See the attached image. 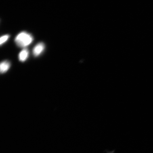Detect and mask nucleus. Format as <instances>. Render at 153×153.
Masks as SVG:
<instances>
[{
    "label": "nucleus",
    "instance_id": "obj_1",
    "mask_svg": "<svg viewBox=\"0 0 153 153\" xmlns=\"http://www.w3.org/2000/svg\"><path fill=\"white\" fill-rule=\"evenodd\" d=\"M33 39L31 34L25 32H23L17 35L15 38V42L19 47L24 48L31 44Z\"/></svg>",
    "mask_w": 153,
    "mask_h": 153
},
{
    "label": "nucleus",
    "instance_id": "obj_2",
    "mask_svg": "<svg viewBox=\"0 0 153 153\" xmlns=\"http://www.w3.org/2000/svg\"><path fill=\"white\" fill-rule=\"evenodd\" d=\"M45 45L43 43H38L34 48L33 51V54L35 56H39L45 49Z\"/></svg>",
    "mask_w": 153,
    "mask_h": 153
},
{
    "label": "nucleus",
    "instance_id": "obj_3",
    "mask_svg": "<svg viewBox=\"0 0 153 153\" xmlns=\"http://www.w3.org/2000/svg\"><path fill=\"white\" fill-rule=\"evenodd\" d=\"M29 55V51L27 49H25L21 51L19 55V60L24 62L27 59Z\"/></svg>",
    "mask_w": 153,
    "mask_h": 153
},
{
    "label": "nucleus",
    "instance_id": "obj_4",
    "mask_svg": "<svg viewBox=\"0 0 153 153\" xmlns=\"http://www.w3.org/2000/svg\"><path fill=\"white\" fill-rule=\"evenodd\" d=\"M10 64L7 61H4L1 62L0 65V70L1 74L6 72L10 67Z\"/></svg>",
    "mask_w": 153,
    "mask_h": 153
},
{
    "label": "nucleus",
    "instance_id": "obj_5",
    "mask_svg": "<svg viewBox=\"0 0 153 153\" xmlns=\"http://www.w3.org/2000/svg\"><path fill=\"white\" fill-rule=\"evenodd\" d=\"M10 36L9 35H5L2 36L1 38V41H0V44L1 45L3 43H4L5 42H6L9 39Z\"/></svg>",
    "mask_w": 153,
    "mask_h": 153
}]
</instances>
